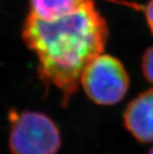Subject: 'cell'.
<instances>
[{"mask_svg": "<svg viewBox=\"0 0 153 154\" xmlns=\"http://www.w3.org/2000/svg\"><path fill=\"white\" fill-rule=\"evenodd\" d=\"M109 25L93 0L76 12L55 20H42L28 14L22 27V40L38 62V76L48 90L61 94L63 106L79 90L87 65L105 52Z\"/></svg>", "mask_w": 153, "mask_h": 154, "instance_id": "obj_1", "label": "cell"}, {"mask_svg": "<svg viewBox=\"0 0 153 154\" xmlns=\"http://www.w3.org/2000/svg\"><path fill=\"white\" fill-rule=\"evenodd\" d=\"M140 9L144 13L146 23H147L151 34L153 35V0H149L146 4L141 6Z\"/></svg>", "mask_w": 153, "mask_h": 154, "instance_id": "obj_7", "label": "cell"}, {"mask_svg": "<svg viewBox=\"0 0 153 154\" xmlns=\"http://www.w3.org/2000/svg\"><path fill=\"white\" fill-rule=\"evenodd\" d=\"M123 124L138 142H153V88L129 101L123 112Z\"/></svg>", "mask_w": 153, "mask_h": 154, "instance_id": "obj_4", "label": "cell"}, {"mask_svg": "<svg viewBox=\"0 0 153 154\" xmlns=\"http://www.w3.org/2000/svg\"><path fill=\"white\" fill-rule=\"evenodd\" d=\"M8 145L12 154H58L61 132L48 114L36 110L9 113Z\"/></svg>", "mask_w": 153, "mask_h": 154, "instance_id": "obj_2", "label": "cell"}, {"mask_svg": "<svg viewBox=\"0 0 153 154\" xmlns=\"http://www.w3.org/2000/svg\"><path fill=\"white\" fill-rule=\"evenodd\" d=\"M148 154H153V147H152V148H151L150 150H149V152H148Z\"/></svg>", "mask_w": 153, "mask_h": 154, "instance_id": "obj_8", "label": "cell"}, {"mask_svg": "<svg viewBox=\"0 0 153 154\" xmlns=\"http://www.w3.org/2000/svg\"><path fill=\"white\" fill-rule=\"evenodd\" d=\"M90 0H29V14L42 20H55L76 12Z\"/></svg>", "mask_w": 153, "mask_h": 154, "instance_id": "obj_5", "label": "cell"}, {"mask_svg": "<svg viewBox=\"0 0 153 154\" xmlns=\"http://www.w3.org/2000/svg\"><path fill=\"white\" fill-rule=\"evenodd\" d=\"M141 72L145 80L153 86V46L146 49L142 55Z\"/></svg>", "mask_w": 153, "mask_h": 154, "instance_id": "obj_6", "label": "cell"}, {"mask_svg": "<svg viewBox=\"0 0 153 154\" xmlns=\"http://www.w3.org/2000/svg\"><path fill=\"white\" fill-rule=\"evenodd\" d=\"M80 86L93 103L109 106L120 103L125 97L130 79L121 61L103 53L84 68Z\"/></svg>", "mask_w": 153, "mask_h": 154, "instance_id": "obj_3", "label": "cell"}]
</instances>
